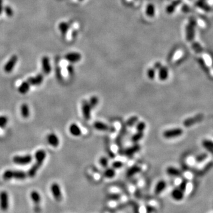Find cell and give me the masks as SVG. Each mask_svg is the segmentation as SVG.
<instances>
[{"instance_id": "1", "label": "cell", "mask_w": 213, "mask_h": 213, "mask_svg": "<svg viewBox=\"0 0 213 213\" xmlns=\"http://www.w3.org/2000/svg\"><path fill=\"white\" fill-rule=\"evenodd\" d=\"M184 131L181 128H175L164 131L163 136L166 139H173L182 135Z\"/></svg>"}, {"instance_id": "2", "label": "cell", "mask_w": 213, "mask_h": 213, "mask_svg": "<svg viewBox=\"0 0 213 213\" xmlns=\"http://www.w3.org/2000/svg\"><path fill=\"white\" fill-rule=\"evenodd\" d=\"M32 156L30 154L24 156H16L13 158V161L14 164L20 165H26L30 164L32 161Z\"/></svg>"}, {"instance_id": "3", "label": "cell", "mask_w": 213, "mask_h": 213, "mask_svg": "<svg viewBox=\"0 0 213 213\" xmlns=\"http://www.w3.org/2000/svg\"><path fill=\"white\" fill-rule=\"evenodd\" d=\"M9 207L8 194L6 191L0 192V208L3 212H6Z\"/></svg>"}, {"instance_id": "4", "label": "cell", "mask_w": 213, "mask_h": 213, "mask_svg": "<svg viewBox=\"0 0 213 213\" xmlns=\"http://www.w3.org/2000/svg\"><path fill=\"white\" fill-rule=\"evenodd\" d=\"M18 61V57L16 55H13L4 66V70L6 73H10L14 68Z\"/></svg>"}, {"instance_id": "5", "label": "cell", "mask_w": 213, "mask_h": 213, "mask_svg": "<svg viewBox=\"0 0 213 213\" xmlns=\"http://www.w3.org/2000/svg\"><path fill=\"white\" fill-rule=\"evenodd\" d=\"M50 190L56 201H61L62 199V194L59 185L57 183L52 184L50 187Z\"/></svg>"}, {"instance_id": "6", "label": "cell", "mask_w": 213, "mask_h": 213, "mask_svg": "<svg viewBox=\"0 0 213 213\" xmlns=\"http://www.w3.org/2000/svg\"><path fill=\"white\" fill-rule=\"evenodd\" d=\"M91 110L89 103L86 101H84L82 103V112L84 118L86 120H89L91 117Z\"/></svg>"}, {"instance_id": "7", "label": "cell", "mask_w": 213, "mask_h": 213, "mask_svg": "<svg viewBox=\"0 0 213 213\" xmlns=\"http://www.w3.org/2000/svg\"><path fill=\"white\" fill-rule=\"evenodd\" d=\"M94 128L99 131H110L111 132L114 131L116 130L113 127H110L106 124L101 122H95L94 123Z\"/></svg>"}, {"instance_id": "8", "label": "cell", "mask_w": 213, "mask_h": 213, "mask_svg": "<svg viewBox=\"0 0 213 213\" xmlns=\"http://www.w3.org/2000/svg\"><path fill=\"white\" fill-rule=\"evenodd\" d=\"M41 63L43 72L46 75H49L52 70L49 58L47 56H43L41 60Z\"/></svg>"}, {"instance_id": "9", "label": "cell", "mask_w": 213, "mask_h": 213, "mask_svg": "<svg viewBox=\"0 0 213 213\" xmlns=\"http://www.w3.org/2000/svg\"><path fill=\"white\" fill-rule=\"evenodd\" d=\"M65 59L69 62L76 63L81 59V55L76 52H71L68 53L65 56Z\"/></svg>"}, {"instance_id": "10", "label": "cell", "mask_w": 213, "mask_h": 213, "mask_svg": "<svg viewBox=\"0 0 213 213\" xmlns=\"http://www.w3.org/2000/svg\"><path fill=\"white\" fill-rule=\"evenodd\" d=\"M47 140L49 145L54 148H56L59 145V139L54 133H50L47 136Z\"/></svg>"}, {"instance_id": "11", "label": "cell", "mask_w": 213, "mask_h": 213, "mask_svg": "<svg viewBox=\"0 0 213 213\" xmlns=\"http://www.w3.org/2000/svg\"><path fill=\"white\" fill-rule=\"evenodd\" d=\"M43 163L36 160V163L30 168L27 172V175L30 178H33L37 173L38 170L40 169Z\"/></svg>"}, {"instance_id": "12", "label": "cell", "mask_w": 213, "mask_h": 213, "mask_svg": "<svg viewBox=\"0 0 213 213\" xmlns=\"http://www.w3.org/2000/svg\"><path fill=\"white\" fill-rule=\"evenodd\" d=\"M43 76L42 74H38L36 76L30 77L27 81L30 85L33 86H38L40 85L43 81Z\"/></svg>"}, {"instance_id": "13", "label": "cell", "mask_w": 213, "mask_h": 213, "mask_svg": "<svg viewBox=\"0 0 213 213\" xmlns=\"http://www.w3.org/2000/svg\"><path fill=\"white\" fill-rule=\"evenodd\" d=\"M171 196L174 200L180 201L182 200L184 197V192L182 191L179 188H176L172 190L171 192Z\"/></svg>"}, {"instance_id": "14", "label": "cell", "mask_w": 213, "mask_h": 213, "mask_svg": "<svg viewBox=\"0 0 213 213\" xmlns=\"http://www.w3.org/2000/svg\"><path fill=\"white\" fill-rule=\"evenodd\" d=\"M140 150V146L137 144L135 143L134 145L124 150V154L128 156H131L137 152H138Z\"/></svg>"}, {"instance_id": "15", "label": "cell", "mask_w": 213, "mask_h": 213, "mask_svg": "<svg viewBox=\"0 0 213 213\" xmlns=\"http://www.w3.org/2000/svg\"><path fill=\"white\" fill-rule=\"evenodd\" d=\"M201 116L200 115L199 116H196L195 117H193L191 118H188L187 119H186L184 121V126L185 127H190L192 125H194V124H195L196 123L200 121V120L201 119Z\"/></svg>"}, {"instance_id": "16", "label": "cell", "mask_w": 213, "mask_h": 213, "mask_svg": "<svg viewBox=\"0 0 213 213\" xmlns=\"http://www.w3.org/2000/svg\"><path fill=\"white\" fill-rule=\"evenodd\" d=\"M166 182L164 180L159 181L155 186L154 193L156 195H159L164 191L166 187Z\"/></svg>"}, {"instance_id": "17", "label": "cell", "mask_w": 213, "mask_h": 213, "mask_svg": "<svg viewBox=\"0 0 213 213\" xmlns=\"http://www.w3.org/2000/svg\"><path fill=\"white\" fill-rule=\"evenodd\" d=\"M69 130L70 133L72 136H75V137L80 136L82 134V131H81V128L75 123H73L70 125L69 128Z\"/></svg>"}, {"instance_id": "18", "label": "cell", "mask_w": 213, "mask_h": 213, "mask_svg": "<svg viewBox=\"0 0 213 213\" xmlns=\"http://www.w3.org/2000/svg\"><path fill=\"white\" fill-rule=\"evenodd\" d=\"M169 76L168 68L165 66H161L159 69V78L160 80L164 81L168 79Z\"/></svg>"}, {"instance_id": "19", "label": "cell", "mask_w": 213, "mask_h": 213, "mask_svg": "<svg viewBox=\"0 0 213 213\" xmlns=\"http://www.w3.org/2000/svg\"><path fill=\"white\" fill-rule=\"evenodd\" d=\"M27 176H28L27 173L22 170H13V177L16 179L19 180H24Z\"/></svg>"}, {"instance_id": "20", "label": "cell", "mask_w": 213, "mask_h": 213, "mask_svg": "<svg viewBox=\"0 0 213 213\" xmlns=\"http://www.w3.org/2000/svg\"><path fill=\"white\" fill-rule=\"evenodd\" d=\"M141 171V168L137 165H134L130 168L126 172V176L128 178H130L139 173Z\"/></svg>"}, {"instance_id": "21", "label": "cell", "mask_w": 213, "mask_h": 213, "mask_svg": "<svg viewBox=\"0 0 213 213\" xmlns=\"http://www.w3.org/2000/svg\"><path fill=\"white\" fill-rule=\"evenodd\" d=\"M166 172L170 176H175V177H179L182 175V173L180 170L172 166L168 167L166 169Z\"/></svg>"}, {"instance_id": "22", "label": "cell", "mask_w": 213, "mask_h": 213, "mask_svg": "<svg viewBox=\"0 0 213 213\" xmlns=\"http://www.w3.org/2000/svg\"><path fill=\"white\" fill-rule=\"evenodd\" d=\"M30 87V85L28 83V82L27 81H24L22 82L21 85L19 86L18 88V91L21 94H26L29 91Z\"/></svg>"}, {"instance_id": "23", "label": "cell", "mask_w": 213, "mask_h": 213, "mask_svg": "<svg viewBox=\"0 0 213 213\" xmlns=\"http://www.w3.org/2000/svg\"><path fill=\"white\" fill-rule=\"evenodd\" d=\"M46 156V153L43 150H39L35 153L36 160L43 163Z\"/></svg>"}, {"instance_id": "24", "label": "cell", "mask_w": 213, "mask_h": 213, "mask_svg": "<svg viewBox=\"0 0 213 213\" xmlns=\"http://www.w3.org/2000/svg\"><path fill=\"white\" fill-rule=\"evenodd\" d=\"M30 197L36 204H39L41 201V196L39 193L36 191H33L30 193Z\"/></svg>"}, {"instance_id": "25", "label": "cell", "mask_w": 213, "mask_h": 213, "mask_svg": "<svg viewBox=\"0 0 213 213\" xmlns=\"http://www.w3.org/2000/svg\"><path fill=\"white\" fill-rule=\"evenodd\" d=\"M202 145L203 147L209 152L213 154V142L210 140H204L202 141Z\"/></svg>"}, {"instance_id": "26", "label": "cell", "mask_w": 213, "mask_h": 213, "mask_svg": "<svg viewBox=\"0 0 213 213\" xmlns=\"http://www.w3.org/2000/svg\"><path fill=\"white\" fill-rule=\"evenodd\" d=\"M21 114L22 117L27 118L30 116L29 106L26 104H23L21 106Z\"/></svg>"}, {"instance_id": "27", "label": "cell", "mask_w": 213, "mask_h": 213, "mask_svg": "<svg viewBox=\"0 0 213 213\" xmlns=\"http://www.w3.org/2000/svg\"><path fill=\"white\" fill-rule=\"evenodd\" d=\"M139 122V117L137 116H132L130 117L128 120L126 121V124L128 127H133L134 125L137 124V123Z\"/></svg>"}, {"instance_id": "28", "label": "cell", "mask_w": 213, "mask_h": 213, "mask_svg": "<svg viewBox=\"0 0 213 213\" xmlns=\"http://www.w3.org/2000/svg\"><path fill=\"white\" fill-rule=\"evenodd\" d=\"M144 136L143 132H140L137 131L136 133H135L131 138V140L132 142L134 143H137L138 142H139Z\"/></svg>"}, {"instance_id": "29", "label": "cell", "mask_w": 213, "mask_h": 213, "mask_svg": "<svg viewBox=\"0 0 213 213\" xmlns=\"http://www.w3.org/2000/svg\"><path fill=\"white\" fill-rule=\"evenodd\" d=\"M116 175V170L114 168H106L104 170V176L108 179H111L114 178Z\"/></svg>"}, {"instance_id": "30", "label": "cell", "mask_w": 213, "mask_h": 213, "mask_svg": "<svg viewBox=\"0 0 213 213\" xmlns=\"http://www.w3.org/2000/svg\"><path fill=\"white\" fill-rule=\"evenodd\" d=\"M59 29L61 31V32L63 34H65V33L67 32V31L68 30V29L69 28V24L66 22H60V24H59Z\"/></svg>"}, {"instance_id": "31", "label": "cell", "mask_w": 213, "mask_h": 213, "mask_svg": "<svg viewBox=\"0 0 213 213\" xmlns=\"http://www.w3.org/2000/svg\"><path fill=\"white\" fill-rule=\"evenodd\" d=\"M88 103H89L90 106H91V108H94L97 106L98 104V103H99L98 98L96 96H92L90 98Z\"/></svg>"}, {"instance_id": "32", "label": "cell", "mask_w": 213, "mask_h": 213, "mask_svg": "<svg viewBox=\"0 0 213 213\" xmlns=\"http://www.w3.org/2000/svg\"><path fill=\"white\" fill-rule=\"evenodd\" d=\"M74 30L69 27V28L68 29V30L67 31V32L65 33V38H66V40L68 41V42H70L73 38H74Z\"/></svg>"}, {"instance_id": "33", "label": "cell", "mask_w": 213, "mask_h": 213, "mask_svg": "<svg viewBox=\"0 0 213 213\" xmlns=\"http://www.w3.org/2000/svg\"><path fill=\"white\" fill-rule=\"evenodd\" d=\"M136 130L140 132H143L146 128V124L144 122H138L136 124Z\"/></svg>"}, {"instance_id": "34", "label": "cell", "mask_w": 213, "mask_h": 213, "mask_svg": "<svg viewBox=\"0 0 213 213\" xmlns=\"http://www.w3.org/2000/svg\"><path fill=\"white\" fill-rule=\"evenodd\" d=\"M13 170H5L4 172V173H3V178L5 180H7V181L13 179Z\"/></svg>"}, {"instance_id": "35", "label": "cell", "mask_w": 213, "mask_h": 213, "mask_svg": "<svg viewBox=\"0 0 213 213\" xmlns=\"http://www.w3.org/2000/svg\"><path fill=\"white\" fill-rule=\"evenodd\" d=\"M8 119L7 117L4 116H0V128H4L8 123Z\"/></svg>"}, {"instance_id": "36", "label": "cell", "mask_w": 213, "mask_h": 213, "mask_svg": "<svg viewBox=\"0 0 213 213\" xmlns=\"http://www.w3.org/2000/svg\"><path fill=\"white\" fill-rule=\"evenodd\" d=\"M99 163L103 168H107L108 164V159L106 158V157L103 156V157L100 158V159H99Z\"/></svg>"}, {"instance_id": "37", "label": "cell", "mask_w": 213, "mask_h": 213, "mask_svg": "<svg viewBox=\"0 0 213 213\" xmlns=\"http://www.w3.org/2000/svg\"><path fill=\"white\" fill-rule=\"evenodd\" d=\"M123 166V164L121 161L119 160H116L112 162V168L115 169H120Z\"/></svg>"}, {"instance_id": "38", "label": "cell", "mask_w": 213, "mask_h": 213, "mask_svg": "<svg viewBox=\"0 0 213 213\" xmlns=\"http://www.w3.org/2000/svg\"><path fill=\"white\" fill-rule=\"evenodd\" d=\"M146 13L149 16L153 17L154 16V7L153 5H150L147 7Z\"/></svg>"}, {"instance_id": "39", "label": "cell", "mask_w": 213, "mask_h": 213, "mask_svg": "<svg viewBox=\"0 0 213 213\" xmlns=\"http://www.w3.org/2000/svg\"><path fill=\"white\" fill-rule=\"evenodd\" d=\"M148 76L149 79L150 80H153L155 77V70L153 68H150L148 70L147 72Z\"/></svg>"}, {"instance_id": "40", "label": "cell", "mask_w": 213, "mask_h": 213, "mask_svg": "<svg viewBox=\"0 0 213 213\" xmlns=\"http://www.w3.org/2000/svg\"><path fill=\"white\" fill-rule=\"evenodd\" d=\"M180 190H181L183 192H185L187 188V181L184 180L183 181H182L181 182V184H179V186L178 187Z\"/></svg>"}, {"instance_id": "41", "label": "cell", "mask_w": 213, "mask_h": 213, "mask_svg": "<svg viewBox=\"0 0 213 213\" xmlns=\"http://www.w3.org/2000/svg\"><path fill=\"white\" fill-rule=\"evenodd\" d=\"M5 13L6 14V15L8 17H11L13 15V11L12 10V8L9 7V6H7L5 7Z\"/></svg>"}, {"instance_id": "42", "label": "cell", "mask_w": 213, "mask_h": 213, "mask_svg": "<svg viewBox=\"0 0 213 213\" xmlns=\"http://www.w3.org/2000/svg\"><path fill=\"white\" fill-rule=\"evenodd\" d=\"M206 158V155L202 154H201V155L198 156L196 157V162H201L202 160H203Z\"/></svg>"}, {"instance_id": "43", "label": "cell", "mask_w": 213, "mask_h": 213, "mask_svg": "<svg viewBox=\"0 0 213 213\" xmlns=\"http://www.w3.org/2000/svg\"><path fill=\"white\" fill-rule=\"evenodd\" d=\"M66 70L68 71V73L69 74H72L74 73V68L72 67V66L71 65H69L68 64L67 66H66Z\"/></svg>"}, {"instance_id": "44", "label": "cell", "mask_w": 213, "mask_h": 213, "mask_svg": "<svg viewBox=\"0 0 213 213\" xmlns=\"http://www.w3.org/2000/svg\"><path fill=\"white\" fill-rule=\"evenodd\" d=\"M161 66H162V64H160L159 62H157V63H156L155 64H154V68H155V69H159L161 68Z\"/></svg>"}, {"instance_id": "45", "label": "cell", "mask_w": 213, "mask_h": 213, "mask_svg": "<svg viewBox=\"0 0 213 213\" xmlns=\"http://www.w3.org/2000/svg\"><path fill=\"white\" fill-rule=\"evenodd\" d=\"M2 0H0V14L2 11Z\"/></svg>"}, {"instance_id": "46", "label": "cell", "mask_w": 213, "mask_h": 213, "mask_svg": "<svg viewBox=\"0 0 213 213\" xmlns=\"http://www.w3.org/2000/svg\"><path fill=\"white\" fill-rule=\"evenodd\" d=\"M79 1H82V0H79Z\"/></svg>"}, {"instance_id": "47", "label": "cell", "mask_w": 213, "mask_h": 213, "mask_svg": "<svg viewBox=\"0 0 213 213\" xmlns=\"http://www.w3.org/2000/svg\"><path fill=\"white\" fill-rule=\"evenodd\" d=\"M127 1H131V0H127Z\"/></svg>"}]
</instances>
